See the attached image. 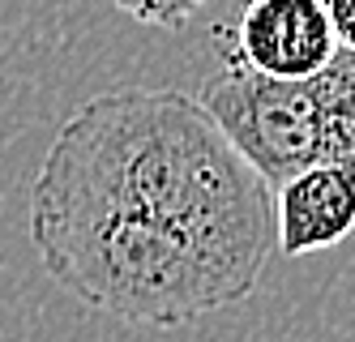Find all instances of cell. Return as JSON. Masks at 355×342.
<instances>
[{"label": "cell", "mask_w": 355, "mask_h": 342, "mask_svg": "<svg viewBox=\"0 0 355 342\" xmlns=\"http://www.w3.org/2000/svg\"><path fill=\"white\" fill-rule=\"evenodd\" d=\"M35 180L167 227L248 296L274 253V189L180 90L124 86L86 99Z\"/></svg>", "instance_id": "cell-1"}, {"label": "cell", "mask_w": 355, "mask_h": 342, "mask_svg": "<svg viewBox=\"0 0 355 342\" xmlns=\"http://www.w3.org/2000/svg\"><path fill=\"white\" fill-rule=\"evenodd\" d=\"M31 244L64 296L124 325L180 330L248 291L159 223L86 193L31 184Z\"/></svg>", "instance_id": "cell-2"}, {"label": "cell", "mask_w": 355, "mask_h": 342, "mask_svg": "<svg viewBox=\"0 0 355 342\" xmlns=\"http://www.w3.org/2000/svg\"><path fill=\"white\" fill-rule=\"evenodd\" d=\"M197 103L223 128L248 167L270 189H278L295 171L321 167V86L317 77L304 82H274L223 56L218 73L201 82Z\"/></svg>", "instance_id": "cell-3"}, {"label": "cell", "mask_w": 355, "mask_h": 342, "mask_svg": "<svg viewBox=\"0 0 355 342\" xmlns=\"http://www.w3.org/2000/svg\"><path fill=\"white\" fill-rule=\"evenodd\" d=\"M223 56L274 82H304L338 56V39L321 0H244Z\"/></svg>", "instance_id": "cell-4"}, {"label": "cell", "mask_w": 355, "mask_h": 342, "mask_svg": "<svg viewBox=\"0 0 355 342\" xmlns=\"http://www.w3.org/2000/svg\"><path fill=\"white\" fill-rule=\"evenodd\" d=\"M355 231V171L309 167L274 189V248L309 257L338 248Z\"/></svg>", "instance_id": "cell-5"}, {"label": "cell", "mask_w": 355, "mask_h": 342, "mask_svg": "<svg viewBox=\"0 0 355 342\" xmlns=\"http://www.w3.org/2000/svg\"><path fill=\"white\" fill-rule=\"evenodd\" d=\"M206 0H116L120 13H129L141 26H155V31H184V26L201 13Z\"/></svg>", "instance_id": "cell-6"}, {"label": "cell", "mask_w": 355, "mask_h": 342, "mask_svg": "<svg viewBox=\"0 0 355 342\" xmlns=\"http://www.w3.org/2000/svg\"><path fill=\"white\" fill-rule=\"evenodd\" d=\"M325 17H329V31H334L338 47L355 51V0H321Z\"/></svg>", "instance_id": "cell-7"}]
</instances>
